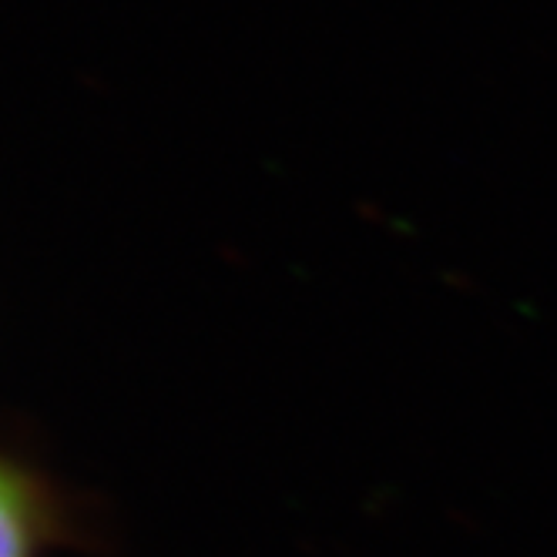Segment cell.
I'll return each instance as SVG.
<instances>
[{
  "mask_svg": "<svg viewBox=\"0 0 557 557\" xmlns=\"http://www.w3.org/2000/svg\"><path fill=\"white\" fill-rule=\"evenodd\" d=\"M82 534L77 507L54 476L0 444V557H58Z\"/></svg>",
  "mask_w": 557,
  "mask_h": 557,
  "instance_id": "6da1fadb",
  "label": "cell"
}]
</instances>
